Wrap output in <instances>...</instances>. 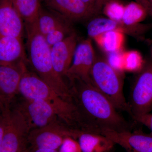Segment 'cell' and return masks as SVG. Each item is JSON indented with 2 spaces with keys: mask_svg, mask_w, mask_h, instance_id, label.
<instances>
[{
  "mask_svg": "<svg viewBox=\"0 0 152 152\" xmlns=\"http://www.w3.org/2000/svg\"><path fill=\"white\" fill-rule=\"evenodd\" d=\"M70 82L74 103L87 121L100 131L104 129L129 130L118 110L91 83L79 80Z\"/></svg>",
  "mask_w": 152,
  "mask_h": 152,
  "instance_id": "obj_1",
  "label": "cell"
},
{
  "mask_svg": "<svg viewBox=\"0 0 152 152\" xmlns=\"http://www.w3.org/2000/svg\"><path fill=\"white\" fill-rule=\"evenodd\" d=\"M18 93L27 99L45 101L53 108L61 121L72 129L96 133V128L85 119L75 104L66 100L34 72L25 71Z\"/></svg>",
  "mask_w": 152,
  "mask_h": 152,
  "instance_id": "obj_2",
  "label": "cell"
},
{
  "mask_svg": "<svg viewBox=\"0 0 152 152\" xmlns=\"http://www.w3.org/2000/svg\"><path fill=\"white\" fill-rule=\"evenodd\" d=\"M28 63L34 73L66 100L74 103L70 88L55 71L51 48L38 31L36 23L25 24Z\"/></svg>",
  "mask_w": 152,
  "mask_h": 152,
  "instance_id": "obj_3",
  "label": "cell"
},
{
  "mask_svg": "<svg viewBox=\"0 0 152 152\" xmlns=\"http://www.w3.org/2000/svg\"><path fill=\"white\" fill-rule=\"evenodd\" d=\"M123 74L114 69L105 59L96 58L90 72L92 84L104 94L118 110L129 113L124 94Z\"/></svg>",
  "mask_w": 152,
  "mask_h": 152,
  "instance_id": "obj_4",
  "label": "cell"
},
{
  "mask_svg": "<svg viewBox=\"0 0 152 152\" xmlns=\"http://www.w3.org/2000/svg\"><path fill=\"white\" fill-rule=\"evenodd\" d=\"M82 131L72 129L60 121L43 127L32 129L28 135L27 143L30 151L38 149L59 148L67 137L77 139Z\"/></svg>",
  "mask_w": 152,
  "mask_h": 152,
  "instance_id": "obj_5",
  "label": "cell"
},
{
  "mask_svg": "<svg viewBox=\"0 0 152 152\" xmlns=\"http://www.w3.org/2000/svg\"><path fill=\"white\" fill-rule=\"evenodd\" d=\"M32 129L28 121L17 106L7 112L5 130L0 152H17L27 145V138Z\"/></svg>",
  "mask_w": 152,
  "mask_h": 152,
  "instance_id": "obj_6",
  "label": "cell"
},
{
  "mask_svg": "<svg viewBox=\"0 0 152 152\" xmlns=\"http://www.w3.org/2000/svg\"><path fill=\"white\" fill-rule=\"evenodd\" d=\"M137 74L128 102L132 117L152 111V59L145 60L143 68Z\"/></svg>",
  "mask_w": 152,
  "mask_h": 152,
  "instance_id": "obj_7",
  "label": "cell"
},
{
  "mask_svg": "<svg viewBox=\"0 0 152 152\" xmlns=\"http://www.w3.org/2000/svg\"><path fill=\"white\" fill-rule=\"evenodd\" d=\"M91 39L88 38L77 45L66 77L69 80H79L91 83L90 72L96 59Z\"/></svg>",
  "mask_w": 152,
  "mask_h": 152,
  "instance_id": "obj_8",
  "label": "cell"
},
{
  "mask_svg": "<svg viewBox=\"0 0 152 152\" xmlns=\"http://www.w3.org/2000/svg\"><path fill=\"white\" fill-rule=\"evenodd\" d=\"M17 107L24 114L32 129L43 127L60 121L53 108L42 100L23 98L21 103Z\"/></svg>",
  "mask_w": 152,
  "mask_h": 152,
  "instance_id": "obj_9",
  "label": "cell"
},
{
  "mask_svg": "<svg viewBox=\"0 0 152 152\" xmlns=\"http://www.w3.org/2000/svg\"><path fill=\"white\" fill-rule=\"evenodd\" d=\"M100 134L110 139L115 145H119L128 152H152V134H151L107 129L101 130Z\"/></svg>",
  "mask_w": 152,
  "mask_h": 152,
  "instance_id": "obj_10",
  "label": "cell"
},
{
  "mask_svg": "<svg viewBox=\"0 0 152 152\" xmlns=\"http://www.w3.org/2000/svg\"><path fill=\"white\" fill-rule=\"evenodd\" d=\"M152 28V24H140L129 26L122 22L116 21L108 18H96L91 20L87 27V34L91 39L98 35L110 31H118L125 34L142 39L144 35Z\"/></svg>",
  "mask_w": 152,
  "mask_h": 152,
  "instance_id": "obj_11",
  "label": "cell"
},
{
  "mask_svg": "<svg viewBox=\"0 0 152 152\" xmlns=\"http://www.w3.org/2000/svg\"><path fill=\"white\" fill-rule=\"evenodd\" d=\"M27 64L19 66L0 64V102L10 105L18 94L19 85Z\"/></svg>",
  "mask_w": 152,
  "mask_h": 152,
  "instance_id": "obj_12",
  "label": "cell"
},
{
  "mask_svg": "<svg viewBox=\"0 0 152 152\" xmlns=\"http://www.w3.org/2000/svg\"><path fill=\"white\" fill-rule=\"evenodd\" d=\"M77 37L75 32L61 42L51 47L53 65L56 72L62 77L70 66L76 47Z\"/></svg>",
  "mask_w": 152,
  "mask_h": 152,
  "instance_id": "obj_13",
  "label": "cell"
},
{
  "mask_svg": "<svg viewBox=\"0 0 152 152\" xmlns=\"http://www.w3.org/2000/svg\"><path fill=\"white\" fill-rule=\"evenodd\" d=\"M25 32L24 23L12 0H0V35L23 38Z\"/></svg>",
  "mask_w": 152,
  "mask_h": 152,
  "instance_id": "obj_14",
  "label": "cell"
},
{
  "mask_svg": "<svg viewBox=\"0 0 152 152\" xmlns=\"http://www.w3.org/2000/svg\"><path fill=\"white\" fill-rule=\"evenodd\" d=\"M28 63L23 38L0 35V64L19 66Z\"/></svg>",
  "mask_w": 152,
  "mask_h": 152,
  "instance_id": "obj_15",
  "label": "cell"
},
{
  "mask_svg": "<svg viewBox=\"0 0 152 152\" xmlns=\"http://www.w3.org/2000/svg\"><path fill=\"white\" fill-rule=\"evenodd\" d=\"M50 10L72 21L91 18L96 13L81 0H46Z\"/></svg>",
  "mask_w": 152,
  "mask_h": 152,
  "instance_id": "obj_16",
  "label": "cell"
},
{
  "mask_svg": "<svg viewBox=\"0 0 152 152\" xmlns=\"http://www.w3.org/2000/svg\"><path fill=\"white\" fill-rule=\"evenodd\" d=\"M77 139L82 152H110L115 145L110 139L99 133L82 132Z\"/></svg>",
  "mask_w": 152,
  "mask_h": 152,
  "instance_id": "obj_17",
  "label": "cell"
},
{
  "mask_svg": "<svg viewBox=\"0 0 152 152\" xmlns=\"http://www.w3.org/2000/svg\"><path fill=\"white\" fill-rule=\"evenodd\" d=\"M50 10L42 7L36 22L38 31L44 36L60 26L71 22L55 11Z\"/></svg>",
  "mask_w": 152,
  "mask_h": 152,
  "instance_id": "obj_18",
  "label": "cell"
},
{
  "mask_svg": "<svg viewBox=\"0 0 152 152\" xmlns=\"http://www.w3.org/2000/svg\"><path fill=\"white\" fill-rule=\"evenodd\" d=\"M125 35L120 31H110L98 35L93 39L103 51L110 53L123 50Z\"/></svg>",
  "mask_w": 152,
  "mask_h": 152,
  "instance_id": "obj_19",
  "label": "cell"
},
{
  "mask_svg": "<svg viewBox=\"0 0 152 152\" xmlns=\"http://www.w3.org/2000/svg\"><path fill=\"white\" fill-rule=\"evenodd\" d=\"M25 24L36 23L42 7L40 0H12Z\"/></svg>",
  "mask_w": 152,
  "mask_h": 152,
  "instance_id": "obj_20",
  "label": "cell"
},
{
  "mask_svg": "<svg viewBox=\"0 0 152 152\" xmlns=\"http://www.w3.org/2000/svg\"><path fill=\"white\" fill-rule=\"evenodd\" d=\"M148 12L141 4L132 2L125 6L122 22L129 26L140 24L146 18Z\"/></svg>",
  "mask_w": 152,
  "mask_h": 152,
  "instance_id": "obj_21",
  "label": "cell"
},
{
  "mask_svg": "<svg viewBox=\"0 0 152 152\" xmlns=\"http://www.w3.org/2000/svg\"><path fill=\"white\" fill-rule=\"evenodd\" d=\"M124 72L137 73L145 65V60L142 54L136 50L124 51Z\"/></svg>",
  "mask_w": 152,
  "mask_h": 152,
  "instance_id": "obj_22",
  "label": "cell"
},
{
  "mask_svg": "<svg viewBox=\"0 0 152 152\" xmlns=\"http://www.w3.org/2000/svg\"><path fill=\"white\" fill-rule=\"evenodd\" d=\"M71 22H68L53 30L44 36L47 43L51 47L55 44L61 42L75 32Z\"/></svg>",
  "mask_w": 152,
  "mask_h": 152,
  "instance_id": "obj_23",
  "label": "cell"
},
{
  "mask_svg": "<svg viewBox=\"0 0 152 152\" xmlns=\"http://www.w3.org/2000/svg\"><path fill=\"white\" fill-rule=\"evenodd\" d=\"M104 14L108 18L116 21L122 22L125 6L117 0H111L103 7Z\"/></svg>",
  "mask_w": 152,
  "mask_h": 152,
  "instance_id": "obj_24",
  "label": "cell"
},
{
  "mask_svg": "<svg viewBox=\"0 0 152 152\" xmlns=\"http://www.w3.org/2000/svg\"><path fill=\"white\" fill-rule=\"evenodd\" d=\"M124 51L122 50L107 54V57L105 59L109 65L122 74L124 72Z\"/></svg>",
  "mask_w": 152,
  "mask_h": 152,
  "instance_id": "obj_25",
  "label": "cell"
},
{
  "mask_svg": "<svg viewBox=\"0 0 152 152\" xmlns=\"http://www.w3.org/2000/svg\"><path fill=\"white\" fill-rule=\"evenodd\" d=\"M77 139L67 137L64 140L59 148V152H82Z\"/></svg>",
  "mask_w": 152,
  "mask_h": 152,
  "instance_id": "obj_26",
  "label": "cell"
},
{
  "mask_svg": "<svg viewBox=\"0 0 152 152\" xmlns=\"http://www.w3.org/2000/svg\"><path fill=\"white\" fill-rule=\"evenodd\" d=\"M132 117L133 119L136 121L147 127L151 131V134H152V113L151 112Z\"/></svg>",
  "mask_w": 152,
  "mask_h": 152,
  "instance_id": "obj_27",
  "label": "cell"
},
{
  "mask_svg": "<svg viewBox=\"0 0 152 152\" xmlns=\"http://www.w3.org/2000/svg\"><path fill=\"white\" fill-rule=\"evenodd\" d=\"M9 106H4L2 114L0 117V147L2 142L3 137L5 130L7 121V112Z\"/></svg>",
  "mask_w": 152,
  "mask_h": 152,
  "instance_id": "obj_28",
  "label": "cell"
},
{
  "mask_svg": "<svg viewBox=\"0 0 152 152\" xmlns=\"http://www.w3.org/2000/svg\"><path fill=\"white\" fill-rule=\"evenodd\" d=\"M111 0H95V7L97 13L104 6Z\"/></svg>",
  "mask_w": 152,
  "mask_h": 152,
  "instance_id": "obj_29",
  "label": "cell"
},
{
  "mask_svg": "<svg viewBox=\"0 0 152 152\" xmlns=\"http://www.w3.org/2000/svg\"><path fill=\"white\" fill-rule=\"evenodd\" d=\"M136 2L141 4L145 8H146L149 11L151 10V5L149 0H135Z\"/></svg>",
  "mask_w": 152,
  "mask_h": 152,
  "instance_id": "obj_30",
  "label": "cell"
},
{
  "mask_svg": "<svg viewBox=\"0 0 152 152\" xmlns=\"http://www.w3.org/2000/svg\"><path fill=\"white\" fill-rule=\"evenodd\" d=\"M81 1L91 9L94 10L96 13L97 12L96 11V7H95V0H81Z\"/></svg>",
  "mask_w": 152,
  "mask_h": 152,
  "instance_id": "obj_31",
  "label": "cell"
},
{
  "mask_svg": "<svg viewBox=\"0 0 152 152\" xmlns=\"http://www.w3.org/2000/svg\"><path fill=\"white\" fill-rule=\"evenodd\" d=\"M30 152H59L57 150L50 149H38L30 151Z\"/></svg>",
  "mask_w": 152,
  "mask_h": 152,
  "instance_id": "obj_32",
  "label": "cell"
},
{
  "mask_svg": "<svg viewBox=\"0 0 152 152\" xmlns=\"http://www.w3.org/2000/svg\"><path fill=\"white\" fill-rule=\"evenodd\" d=\"M17 152H30V149L27 144Z\"/></svg>",
  "mask_w": 152,
  "mask_h": 152,
  "instance_id": "obj_33",
  "label": "cell"
},
{
  "mask_svg": "<svg viewBox=\"0 0 152 152\" xmlns=\"http://www.w3.org/2000/svg\"><path fill=\"white\" fill-rule=\"evenodd\" d=\"M4 105L3 104L1 103L0 102V117L2 114L3 110H4Z\"/></svg>",
  "mask_w": 152,
  "mask_h": 152,
  "instance_id": "obj_34",
  "label": "cell"
},
{
  "mask_svg": "<svg viewBox=\"0 0 152 152\" xmlns=\"http://www.w3.org/2000/svg\"><path fill=\"white\" fill-rule=\"evenodd\" d=\"M150 4V5H151V9L152 10V0H149Z\"/></svg>",
  "mask_w": 152,
  "mask_h": 152,
  "instance_id": "obj_35",
  "label": "cell"
},
{
  "mask_svg": "<svg viewBox=\"0 0 152 152\" xmlns=\"http://www.w3.org/2000/svg\"><path fill=\"white\" fill-rule=\"evenodd\" d=\"M151 56H152V44H151Z\"/></svg>",
  "mask_w": 152,
  "mask_h": 152,
  "instance_id": "obj_36",
  "label": "cell"
},
{
  "mask_svg": "<svg viewBox=\"0 0 152 152\" xmlns=\"http://www.w3.org/2000/svg\"><path fill=\"white\" fill-rule=\"evenodd\" d=\"M110 152H112V151Z\"/></svg>",
  "mask_w": 152,
  "mask_h": 152,
  "instance_id": "obj_37",
  "label": "cell"
}]
</instances>
